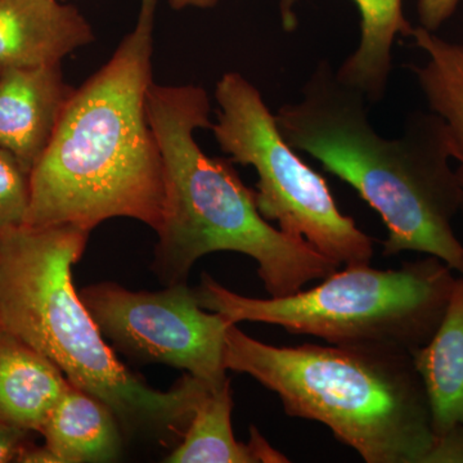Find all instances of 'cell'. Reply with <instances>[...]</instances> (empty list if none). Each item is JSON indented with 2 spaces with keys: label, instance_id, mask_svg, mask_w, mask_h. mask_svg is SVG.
Returning a JSON list of instances; mask_svg holds the SVG:
<instances>
[{
  "label": "cell",
  "instance_id": "ffe728a7",
  "mask_svg": "<svg viewBox=\"0 0 463 463\" xmlns=\"http://www.w3.org/2000/svg\"><path fill=\"white\" fill-rule=\"evenodd\" d=\"M16 462L18 463H61L60 458L54 455L53 450L47 446H35L33 441H29L18 455Z\"/></svg>",
  "mask_w": 463,
  "mask_h": 463
},
{
  "label": "cell",
  "instance_id": "d6986e66",
  "mask_svg": "<svg viewBox=\"0 0 463 463\" xmlns=\"http://www.w3.org/2000/svg\"><path fill=\"white\" fill-rule=\"evenodd\" d=\"M32 431L0 421V463L16 462L23 448L29 443Z\"/></svg>",
  "mask_w": 463,
  "mask_h": 463
},
{
  "label": "cell",
  "instance_id": "ba28073f",
  "mask_svg": "<svg viewBox=\"0 0 463 463\" xmlns=\"http://www.w3.org/2000/svg\"><path fill=\"white\" fill-rule=\"evenodd\" d=\"M79 295L103 337L129 358L187 371L213 389L230 380L224 340L232 323L201 307L187 283L147 292L103 282Z\"/></svg>",
  "mask_w": 463,
  "mask_h": 463
},
{
  "label": "cell",
  "instance_id": "e0dca14e",
  "mask_svg": "<svg viewBox=\"0 0 463 463\" xmlns=\"http://www.w3.org/2000/svg\"><path fill=\"white\" fill-rule=\"evenodd\" d=\"M30 206V173L0 147V233L25 224Z\"/></svg>",
  "mask_w": 463,
  "mask_h": 463
},
{
  "label": "cell",
  "instance_id": "7402d4cb",
  "mask_svg": "<svg viewBox=\"0 0 463 463\" xmlns=\"http://www.w3.org/2000/svg\"><path fill=\"white\" fill-rule=\"evenodd\" d=\"M463 277V276H462Z\"/></svg>",
  "mask_w": 463,
  "mask_h": 463
},
{
  "label": "cell",
  "instance_id": "5bb4252c",
  "mask_svg": "<svg viewBox=\"0 0 463 463\" xmlns=\"http://www.w3.org/2000/svg\"><path fill=\"white\" fill-rule=\"evenodd\" d=\"M41 434L61 463L115 461L123 443L114 412L71 383L45 420Z\"/></svg>",
  "mask_w": 463,
  "mask_h": 463
},
{
  "label": "cell",
  "instance_id": "9a60e30c",
  "mask_svg": "<svg viewBox=\"0 0 463 463\" xmlns=\"http://www.w3.org/2000/svg\"><path fill=\"white\" fill-rule=\"evenodd\" d=\"M230 380L210 390L192 417L184 438L166 457L167 463H282L288 458L251 429L249 444L240 443L232 429Z\"/></svg>",
  "mask_w": 463,
  "mask_h": 463
},
{
  "label": "cell",
  "instance_id": "3957f363",
  "mask_svg": "<svg viewBox=\"0 0 463 463\" xmlns=\"http://www.w3.org/2000/svg\"><path fill=\"white\" fill-rule=\"evenodd\" d=\"M149 124L160 149L164 203L154 270L167 286L187 283L192 267L212 252L248 255L269 297H286L336 272L337 265L306 241L273 227L259 212L257 194L231 158L212 157L194 138L210 129L212 103L199 85L152 84Z\"/></svg>",
  "mask_w": 463,
  "mask_h": 463
},
{
  "label": "cell",
  "instance_id": "8992f818",
  "mask_svg": "<svg viewBox=\"0 0 463 463\" xmlns=\"http://www.w3.org/2000/svg\"><path fill=\"white\" fill-rule=\"evenodd\" d=\"M455 270L434 257L397 269L346 265L319 285L286 297H242L209 274L194 288L200 306L231 322L279 326L331 345L414 350L425 345L446 315Z\"/></svg>",
  "mask_w": 463,
  "mask_h": 463
},
{
  "label": "cell",
  "instance_id": "44dd1931",
  "mask_svg": "<svg viewBox=\"0 0 463 463\" xmlns=\"http://www.w3.org/2000/svg\"><path fill=\"white\" fill-rule=\"evenodd\" d=\"M219 0H169L170 7L181 11L185 8L207 9L215 7Z\"/></svg>",
  "mask_w": 463,
  "mask_h": 463
},
{
  "label": "cell",
  "instance_id": "ac0fdd59",
  "mask_svg": "<svg viewBox=\"0 0 463 463\" xmlns=\"http://www.w3.org/2000/svg\"><path fill=\"white\" fill-rule=\"evenodd\" d=\"M461 0H419L417 14L420 27L437 33L456 14Z\"/></svg>",
  "mask_w": 463,
  "mask_h": 463
},
{
  "label": "cell",
  "instance_id": "5b68a950",
  "mask_svg": "<svg viewBox=\"0 0 463 463\" xmlns=\"http://www.w3.org/2000/svg\"><path fill=\"white\" fill-rule=\"evenodd\" d=\"M224 365L276 392L289 417L322 423L367 463H435L412 353L381 346H273L228 326Z\"/></svg>",
  "mask_w": 463,
  "mask_h": 463
},
{
  "label": "cell",
  "instance_id": "9c48e42d",
  "mask_svg": "<svg viewBox=\"0 0 463 463\" xmlns=\"http://www.w3.org/2000/svg\"><path fill=\"white\" fill-rule=\"evenodd\" d=\"M425 389L431 430L437 441L435 463H463V277L440 325L425 345L412 353Z\"/></svg>",
  "mask_w": 463,
  "mask_h": 463
},
{
  "label": "cell",
  "instance_id": "277c9868",
  "mask_svg": "<svg viewBox=\"0 0 463 463\" xmlns=\"http://www.w3.org/2000/svg\"><path fill=\"white\" fill-rule=\"evenodd\" d=\"M90 234L69 224L0 233V330L102 401L124 430L185 432L212 388L187 373L160 392L116 358L72 281V265L83 257Z\"/></svg>",
  "mask_w": 463,
  "mask_h": 463
},
{
  "label": "cell",
  "instance_id": "7a4b0ae2",
  "mask_svg": "<svg viewBox=\"0 0 463 463\" xmlns=\"http://www.w3.org/2000/svg\"><path fill=\"white\" fill-rule=\"evenodd\" d=\"M370 106L322 60L300 99L274 116L292 148L354 188L381 216L388 230L385 257L420 252L463 276V243L453 227L461 191L443 121L430 111L414 112L401 137L385 138L371 124Z\"/></svg>",
  "mask_w": 463,
  "mask_h": 463
},
{
  "label": "cell",
  "instance_id": "2e32d148",
  "mask_svg": "<svg viewBox=\"0 0 463 463\" xmlns=\"http://www.w3.org/2000/svg\"><path fill=\"white\" fill-rule=\"evenodd\" d=\"M414 47L425 54V61L412 66L414 78L428 102L429 111L443 121L461 191L463 215V43L449 42L437 33L416 26Z\"/></svg>",
  "mask_w": 463,
  "mask_h": 463
},
{
  "label": "cell",
  "instance_id": "8fae6325",
  "mask_svg": "<svg viewBox=\"0 0 463 463\" xmlns=\"http://www.w3.org/2000/svg\"><path fill=\"white\" fill-rule=\"evenodd\" d=\"M94 42L87 18L60 0H0V70L62 63Z\"/></svg>",
  "mask_w": 463,
  "mask_h": 463
},
{
  "label": "cell",
  "instance_id": "4fadbf2b",
  "mask_svg": "<svg viewBox=\"0 0 463 463\" xmlns=\"http://www.w3.org/2000/svg\"><path fill=\"white\" fill-rule=\"evenodd\" d=\"M69 385L47 356L0 330V421L41 432Z\"/></svg>",
  "mask_w": 463,
  "mask_h": 463
},
{
  "label": "cell",
  "instance_id": "6da1fadb",
  "mask_svg": "<svg viewBox=\"0 0 463 463\" xmlns=\"http://www.w3.org/2000/svg\"><path fill=\"white\" fill-rule=\"evenodd\" d=\"M158 0H141L132 32L70 97L50 145L30 173L29 227L91 232L112 218L157 231L164 173L147 97Z\"/></svg>",
  "mask_w": 463,
  "mask_h": 463
},
{
  "label": "cell",
  "instance_id": "30bf717a",
  "mask_svg": "<svg viewBox=\"0 0 463 463\" xmlns=\"http://www.w3.org/2000/svg\"><path fill=\"white\" fill-rule=\"evenodd\" d=\"M74 90L61 63L0 70V147L27 172L50 145Z\"/></svg>",
  "mask_w": 463,
  "mask_h": 463
},
{
  "label": "cell",
  "instance_id": "52a82bcc",
  "mask_svg": "<svg viewBox=\"0 0 463 463\" xmlns=\"http://www.w3.org/2000/svg\"><path fill=\"white\" fill-rule=\"evenodd\" d=\"M215 100L210 130L232 163L254 167L260 214L337 267L370 263L373 240L341 213L326 179L283 138L258 88L240 72H225Z\"/></svg>",
  "mask_w": 463,
  "mask_h": 463
},
{
  "label": "cell",
  "instance_id": "7c38bea8",
  "mask_svg": "<svg viewBox=\"0 0 463 463\" xmlns=\"http://www.w3.org/2000/svg\"><path fill=\"white\" fill-rule=\"evenodd\" d=\"M298 0H281L282 26L294 32ZM361 16L358 47L336 70L346 87L364 94L371 106L385 97L392 70V47L398 36L411 38L414 26L404 16L403 0H353Z\"/></svg>",
  "mask_w": 463,
  "mask_h": 463
}]
</instances>
